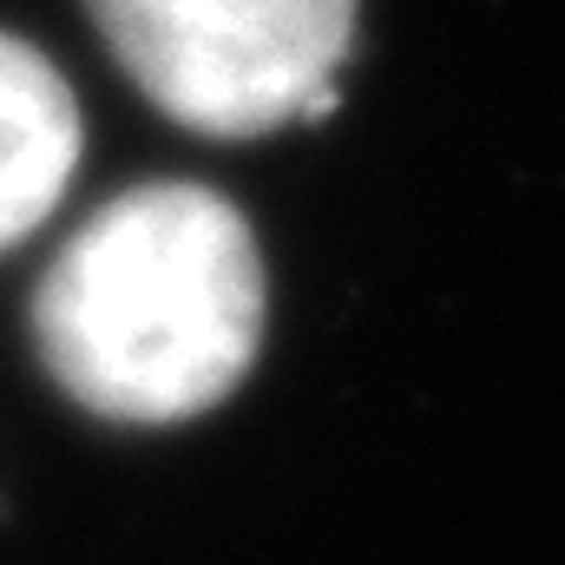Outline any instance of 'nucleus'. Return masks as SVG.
<instances>
[{
	"label": "nucleus",
	"instance_id": "nucleus-1",
	"mask_svg": "<svg viewBox=\"0 0 565 565\" xmlns=\"http://www.w3.org/2000/svg\"><path fill=\"white\" fill-rule=\"evenodd\" d=\"M33 355L99 422L171 427L231 402L264 349V257L231 198L151 178L99 204L26 302Z\"/></svg>",
	"mask_w": 565,
	"mask_h": 565
},
{
	"label": "nucleus",
	"instance_id": "nucleus-2",
	"mask_svg": "<svg viewBox=\"0 0 565 565\" xmlns=\"http://www.w3.org/2000/svg\"><path fill=\"white\" fill-rule=\"evenodd\" d=\"M362 0H86L145 99L204 132L257 139L335 106Z\"/></svg>",
	"mask_w": 565,
	"mask_h": 565
},
{
	"label": "nucleus",
	"instance_id": "nucleus-3",
	"mask_svg": "<svg viewBox=\"0 0 565 565\" xmlns=\"http://www.w3.org/2000/svg\"><path fill=\"white\" fill-rule=\"evenodd\" d=\"M79 151L86 126L60 66L40 46L0 33V257L60 211Z\"/></svg>",
	"mask_w": 565,
	"mask_h": 565
}]
</instances>
